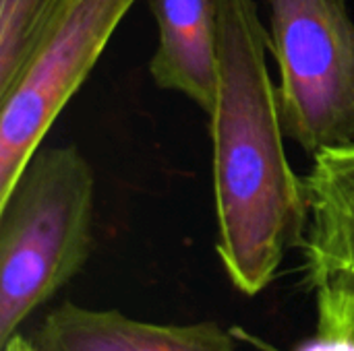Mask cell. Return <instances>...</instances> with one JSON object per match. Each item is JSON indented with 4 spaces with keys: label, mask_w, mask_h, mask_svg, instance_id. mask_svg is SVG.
<instances>
[{
    "label": "cell",
    "mask_w": 354,
    "mask_h": 351,
    "mask_svg": "<svg viewBox=\"0 0 354 351\" xmlns=\"http://www.w3.org/2000/svg\"><path fill=\"white\" fill-rule=\"evenodd\" d=\"M95 174L75 145L39 147L0 199V343L85 267Z\"/></svg>",
    "instance_id": "2"
},
{
    "label": "cell",
    "mask_w": 354,
    "mask_h": 351,
    "mask_svg": "<svg viewBox=\"0 0 354 351\" xmlns=\"http://www.w3.org/2000/svg\"><path fill=\"white\" fill-rule=\"evenodd\" d=\"M31 345L33 351H234V333L216 323L160 325L64 302L44 319Z\"/></svg>",
    "instance_id": "5"
},
{
    "label": "cell",
    "mask_w": 354,
    "mask_h": 351,
    "mask_svg": "<svg viewBox=\"0 0 354 351\" xmlns=\"http://www.w3.org/2000/svg\"><path fill=\"white\" fill-rule=\"evenodd\" d=\"M137 0H66L15 83L0 93V199L41 147Z\"/></svg>",
    "instance_id": "4"
},
{
    "label": "cell",
    "mask_w": 354,
    "mask_h": 351,
    "mask_svg": "<svg viewBox=\"0 0 354 351\" xmlns=\"http://www.w3.org/2000/svg\"><path fill=\"white\" fill-rule=\"evenodd\" d=\"M2 351H33V345H31V341L27 337L17 333L15 337L8 339L6 345H2Z\"/></svg>",
    "instance_id": "10"
},
{
    "label": "cell",
    "mask_w": 354,
    "mask_h": 351,
    "mask_svg": "<svg viewBox=\"0 0 354 351\" xmlns=\"http://www.w3.org/2000/svg\"><path fill=\"white\" fill-rule=\"evenodd\" d=\"M317 331H338L354 337V281L330 279L315 290Z\"/></svg>",
    "instance_id": "9"
},
{
    "label": "cell",
    "mask_w": 354,
    "mask_h": 351,
    "mask_svg": "<svg viewBox=\"0 0 354 351\" xmlns=\"http://www.w3.org/2000/svg\"><path fill=\"white\" fill-rule=\"evenodd\" d=\"M66 0H0V93L25 68Z\"/></svg>",
    "instance_id": "8"
},
{
    "label": "cell",
    "mask_w": 354,
    "mask_h": 351,
    "mask_svg": "<svg viewBox=\"0 0 354 351\" xmlns=\"http://www.w3.org/2000/svg\"><path fill=\"white\" fill-rule=\"evenodd\" d=\"M218 99L209 118L218 257L232 285L257 296L303 246L309 192L284 147V124L255 0H216Z\"/></svg>",
    "instance_id": "1"
},
{
    "label": "cell",
    "mask_w": 354,
    "mask_h": 351,
    "mask_svg": "<svg viewBox=\"0 0 354 351\" xmlns=\"http://www.w3.org/2000/svg\"><path fill=\"white\" fill-rule=\"evenodd\" d=\"M149 6L158 23L151 81L158 89L185 95L209 116L220 83L216 0H149Z\"/></svg>",
    "instance_id": "6"
},
{
    "label": "cell",
    "mask_w": 354,
    "mask_h": 351,
    "mask_svg": "<svg viewBox=\"0 0 354 351\" xmlns=\"http://www.w3.org/2000/svg\"><path fill=\"white\" fill-rule=\"evenodd\" d=\"M284 132L307 155L354 143V19L348 0H268Z\"/></svg>",
    "instance_id": "3"
},
{
    "label": "cell",
    "mask_w": 354,
    "mask_h": 351,
    "mask_svg": "<svg viewBox=\"0 0 354 351\" xmlns=\"http://www.w3.org/2000/svg\"><path fill=\"white\" fill-rule=\"evenodd\" d=\"M309 225L303 242L307 283L354 281V143L313 157L305 176Z\"/></svg>",
    "instance_id": "7"
}]
</instances>
